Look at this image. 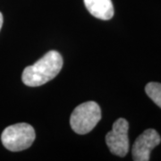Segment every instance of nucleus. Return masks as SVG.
I'll return each mask as SVG.
<instances>
[{
	"mask_svg": "<svg viewBox=\"0 0 161 161\" xmlns=\"http://www.w3.org/2000/svg\"><path fill=\"white\" fill-rule=\"evenodd\" d=\"M35 137L36 133L33 127L26 123H19L6 127L2 132L1 141L6 149L15 152L30 148Z\"/></svg>",
	"mask_w": 161,
	"mask_h": 161,
	"instance_id": "obj_2",
	"label": "nucleus"
},
{
	"mask_svg": "<svg viewBox=\"0 0 161 161\" xmlns=\"http://www.w3.org/2000/svg\"><path fill=\"white\" fill-rule=\"evenodd\" d=\"M145 92L152 101L161 108V83L150 82L145 87Z\"/></svg>",
	"mask_w": 161,
	"mask_h": 161,
	"instance_id": "obj_7",
	"label": "nucleus"
},
{
	"mask_svg": "<svg viewBox=\"0 0 161 161\" xmlns=\"http://www.w3.org/2000/svg\"><path fill=\"white\" fill-rule=\"evenodd\" d=\"M101 119V110L98 103L88 101L79 105L70 117L72 129L78 134H86L97 125Z\"/></svg>",
	"mask_w": 161,
	"mask_h": 161,
	"instance_id": "obj_3",
	"label": "nucleus"
},
{
	"mask_svg": "<svg viewBox=\"0 0 161 161\" xmlns=\"http://www.w3.org/2000/svg\"><path fill=\"white\" fill-rule=\"evenodd\" d=\"M62 67L63 58L60 53L50 50L36 63L23 70L22 80L27 86H41L54 79Z\"/></svg>",
	"mask_w": 161,
	"mask_h": 161,
	"instance_id": "obj_1",
	"label": "nucleus"
},
{
	"mask_svg": "<svg viewBox=\"0 0 161 161\" xmlns=\"http://www.w3.org/2000/svg\"><path fill=\"white\" fill-rule=\"evenodd\" d=\"M161 142V137L154 129L145 130L132 146V154L134 161H149L151 150Z\"/></svg>",
	"mask_w": 161,
	"mask_h": 161,
	"instance_id": "obj_5",
	"label": "nucleus"
},
{
	"mask_svg": "<svg viewBox=\"0 0 161 161\" xmlns=\"http://www.w3.org/2000/svg\"><path fill=\"white\" fill-rule=\"evenodd\" d=\"M2 26H3V14L0 13V31H1Z\"/></svg>",
	"mask_w": 161,
	"mask_h": 161,
	"instance_id": "obj_8",
	"label": "nucleus"
},
{
	"mask_svg": "<svg viewBox=\"0 0 161 161\" xmlns=\"http://www.w3.org/2000/svg\"><path fill=\"white\" fill-rule=\"evenodd\" d=\"M129 124L125 118H119L113 125L112 131L106 135V142L114 155L125 157L129 151Z\"/></svg>",
	"mask_w": 161,
	"mask_h": 161,
	"instance_id": "obj_4",
	"label": "nucleus"
},
{
	"mask_svg": "<svg viewBox=\"0 0 161 161\" xmlns=\"http://www.w3.org/2000/svg\"><path fill=\"white\" fill-rule=\"evenodd\" d=\"M87 10L94 17L108 21L114 15V6L111 0H83Z\"/></svg>",
	"mask_w": 161,
	"mask_h": 161,
	"instance_id": "obj_6",
	"label": "nucleus"
}]
</instances>
